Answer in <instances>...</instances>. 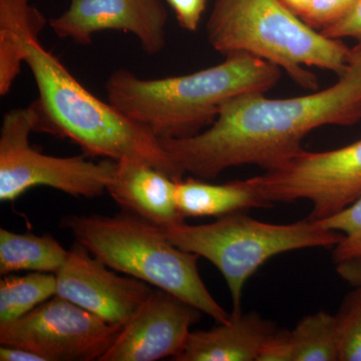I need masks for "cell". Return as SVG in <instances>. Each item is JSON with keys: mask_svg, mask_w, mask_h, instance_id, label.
Returning <instances> with one entry per match:
<instances>
[{"mask_svg": "<svg viewBox=\"0 0 361 361\" xmlns=\"http://www.w3.org/2000/svg\"><path fill=\"white\" fill-rule=\"evenodd\" d=\"M361 118V44L351 49L348 68L331 87L306 96L233 97L212 125L198 134L161 140L183 173L212 180L227 169L254 165L273 170L303 151L302 142L323 126H351Z\"/></svg>", "mask_w": 361, "mask_h": 361, "instance_id": "obj_1", "label": "cell"}, {"mask_svg": "<svg viewBox=\"0 0 361 361\" xmlns=\"http://www.w3.org/2000/svg\"><path fill=\"white\" fill-rule=\"evenodd\" d=\"M282 70L245 54L189 73L142 78L116 70L106 82L108 101L160 140L191 137L212 125L226 103L245 94H266L281 78Z\"/></svg>", "mask_w": 361, "mask_h": 361, "instance_id": "obj_2", "label": "cell"}, {"mask_svg": "<svg viewBox=\"0 0 361 361\" xmlns=\"http://www.w3.org/2000/svg\"><path fill=\"white\" fill-rule=\"evenodd\" d=\"M25 65L39 90L37 130L68 137L85 155L146 161L176 180L183 179L184 173L157 135L85 89L39 40L26 47Z\"/></svg>", "mask_w": 361, "mask_h": 361, "instance_id": "obj_3", "label": "cell"}, {"mask_svg": "<svg viewBox=\"0 0 361 361\" xmlns=\"http://www.w3.org/2000/svg\"><path fill=\"white\" fill-rule=\"evenodd\" d=\"M208 44L227 56L245 52L274 63L303 89L317 90L308 68L341 75L351 49L311 27L281 0H214L206 25Z\"/></svg>", "mask_w": 361, "mask_h": 361, "instance_id": "obj_4", "label": "cell"}, {"mask_svg": "<svg viewBox=\"0 0 361 361\" xmlns=\"http://www.w3.org/2000/svg\"><path fill=\"white\" fill-rule=\"evenodd\" d=\"M63 226L111 269L174 294L219 323L229 322L231 314L202 280L200 256L175 246L158 226L128 213L68 216Z\"/></svg>", "mask_w": 361, "mask_h": 361, "instance_id": "obj_5", "label": "cell"}, {"mask_svg": "<svg viewBox=\"0 0 361 361\" xmlns=\"http://www.w3.org/2000/svg\"><path fill=\"white\" fill-rule=\"evenodd\" d=\"M168 239L182 250L210 261L224 277L233 311H241L244 286L252 275L279 254L299 249L334 248L341 233L325 229L310 218L291 224H270L253 219L245 211L228 214L213 223L164 230Z\"/></svg>", "mask_w": 361, "mask_h": 361, "instance_id": "obj_6", "label": "cell"}, {"mask_svg": "<svg viewBox=\"0 0 361 361\" xmlns=\"http://www.w3.org/2000/svg\"><path fill=\"white\" fill-rule=\"evenodd\" d=\"M37 104L14 109L4 116L0 129V201L13 202L35 187L45 186L73 197L92 199L103 195L116 161L99 163L85 156L45 155L30 142L39 128Z\"/></svg>", "mask_w": 361, "mask_h": 361, "instance_id": "obj_7", "label": "cell"}, {"mask_svg": "<svg viewBox=\"0 0 361 361\" xmlns=\"http://www.w3.org/2000/svg\"><path fill=\"white\" fill-rule=\"evenodd\" d=\"M269 205L307 200L310 218L319 221L336 215L361 197V140L326 152H307L264 174L249 178Z\"/></svg>", "mask_w": 361, "mask_h": 361, "instance_id": "obj_8", "label": "cell"}, {"mask_svg": "<svg viewBox=\"0 0 361 361\" xmlns=\"http://www.w3.org/2000/svg\"><path fill=\"white\" fill-rule=\"evenodd\" d=\"M123 329L56 295L0 324V344L28 349L45 361L101 360Z\"/></svg>", "mask_w": 361, "mask_h": 361, "instance_id": "obj_9", "label": "cell"}, {"mask_svg": "<svg viewBox=\"0 0 361 361\" xmlns=\"http://www.w3.org/2000/svg\"><path fill=\"white\" fill-rule=\"evenodd\" d=\"M56 276V295L123 326L155 290L137 278L118 276L78 242Z\"/></svg>", "mask_w": 361, "mask_h": 361, "instance_id": "obj_10", "label": "cell"}, {"mask_svg": "<svg viewBox=\"0 0 361 361\" xmlns=\"http://www.w3.org/2000/svg\"><path fill=\"white\" fill-rule=\"evenodd\" d=\"M168 11L161 0H71L65 13L49 20L59 39L92 44L97 33H132L148 54H160L167 42Z\"/></svg>", "mask_w": 361, "mask_h": 361, "instance_id": "obj_11", "label": "cell"}, {"mask_svg": "<svg viewBox=\"0 0 361 361\" xmlns=\"http://www.w3.org/2000/svg\"><path fill=\"white\" fill-rule=\"evenodd\" d=\"M202 311L157 288L99 361H156L179 355Z\"/></svg>", "mask_w": 361, "mask_h": 361, "instance_id": "obj_12", "label": "cell"}, {"mask_svg": "<svg viewBox=\"0 0 361 361\" xmlns=\"http://www.w3.org/2000/svg\"><path fill=\"white\" fill-rule=\"evenodd\" d=\"M176 183L146 161L123 159L116 161L106 192L123 212L166 230L185 221L176 202Z\"/></svg>", "mask_w": 361, "mask_h": 361, "instance_id": "obj_13", "label": "cell"}, {"mask_svg": "<svg viewBox=\"0 0 361 361\" xmlns=\"http://www.w3.org/2000/svg\"><path fill=\"white\" fill-rule=\"evenodd\" d=\"M277 329L257 312L232 311L229 322L190 332L175 361H257L266 339Z\"/></svg>", "mask_w": 361, "mask_h": 361, "instance_id": "obj_14", "label": "cell"}, {"mask_svg": "<svg viewBox=\"0 0 361 361\" xmlns=\"http://www.w3.org/2000/svg\"><path fill=\"white\" fill-rule=\"evenodd\" d=\"M176 202L185 219L219 218L252 208L270 207L261 198L249 179L219 185L195 177L177 180Z\"/></svg>", "mask_w": 361, "mask_h": 361, "instance_id": "obj_15", "label": "cell"}, {"mask_svg": "<svg viewBox=\"0 0 361 361\" xmlns=\"http://www.w3.org/2000/svg\"><path fill=\"white\" fill-rule=\"evenodd\" d=\"M47 23L32 0H0V96L11 92L25 65L26 47L39 40Z\"/></svg>", "mask_w": 361, "mask_h": 361, "instance_id": "obj_16", "label": "cell"}, {"mask_svg": "<svg viewBox=\"0 0 361 361\" xmlns=\"http://www.w3.org/2000/svg\"><path fill=\"white\" fill-rule=\"evenodd\" d=\"M70 250L49 234H18L0 229V274L20 271L54 273L65 265Z\"/></svg>", "mask_w": 361, "mask_h": 361, "instance_id": "obj_17", "label": "cell"}, {"mask_svg": "<svg viewBox=\"0 0 361 361\" xmlns=\"http://www.w3.org/2000/svg\"><path fill=\"white\" fill-rule=\"evenodd\" d=\"M56 295V276L54 273L6 275L0 281V324L23 317Z\"/></svg>", "mask_w": 361, "mask_h": 361, "instance_id": "obj_18", "label": "cell"}, {"mask_svg": "<svg viewBox=\"0 0 361 361\" xmlns=\"http://www.w3.org/2000/svg\"><path fill=\"white\" fill-rule=\"evenodd\" d=\"M294 361H338L336 315L319 311L303 317L291 331Z\"/></svg>", "mask_w": 361, "mask_h": 361, "instance_id": "obj_19", "label": "cell"}, {"mask_svg": "<svg viewBox=\"0 0 361 361\" xmlns=\"http://www.w3.org/2000/svg\"><path fill=\"white\" fill-rule=\"evenodd\" d=\"M325 229L341 233V242L334 247V261L361 259V197L341 212L325 219L316 221Z\"/></svg>", "mask_w": 361, "mask_h": 361, "instance_id": "obj_20", "label": "cell"}, {"mask_svg": "<svg viewBox=\"0 0 361 361\" xmlns=\"http://www.w3.org/2000/svg\"><path fill=\"white\" fill-rule=\"evenodd\" d=\"M338 361H361V288L349 292L336 314Z\"/></svg>", "mask_w": 361, "mask_h": 361, "instance_id": "obj_21", "label": "cell"}, {"mask_svg": "<svg viewBox=\"0 0 361 361\" xmlns=\"http://www.w3.org/2000/svg\"><path fill=\"white\" fill-rule=\"evenodd\" d=\"M358 0H313L302 20L314 30L334 25L355 6Z\"/></svg>", "mask_w": 361, "mask_h": 361, "instance_id": "obj_22", "label": "cell"}, {"mask_svg": "<svg viewBox=\"0 0 361 361\" xmlns=\"http://www.w3.org/2000/svg\"><path fill=\"white\" fill-rule=\"evenodd\" d=\"M294 358L291 331L277 329L263 343L257 361H294Z\"/></svg>", "mask_w": 361, "mask_h": 361, "instance_id": "obj_23", "label": "cell"}, {"mask_svg": "<svg viewBox=\"0 0 361 361\" xmlns=\"http://www.w3.org/2000/svg\"><path fill=\"white\" fill-rule=\"evenodd\" d=\"M325 37L330 39H353L361 44V0L356 2L355 6L348 11L341 20L334 25L327 26L320 30Z\"/></svg>", "mask_w": 361, "mask_h": 361, "instance_id": "obj_24", "label": "cell"}, {"mask_svg": "<svg viewBox=\"0 0 361 361\" xmlns=\"http://www.w3.org/2000/svg\"><path fill=\"white\" fill-rule=\"evenodd\" d=\"M207 1L208 0H167L180 27L188 32H196L198 30Z\"/></svg>", "mask_w": 361, "mask_h": 361, "instance_id": "obj_25", "label": "cell"}, {"mask_svg": "<svg viewBox=\"0 0 361 361\" xmlns=\"http://www.w3.org/2000/svg\"><path fill=\"white\" fill-rule=\"evenodd\" d=\"M336 265L337 273L344 281L361 288V259L343 261Z\"/></svg>", "mask_w": 361, "mask_h": 361, "instance_id": "obj_26", "label": "cell"}, {"mask_svg": "<svg viewBox=\"0 0 361 361\" xmlns=\"http://www.w3.org/2000/svg\"><path fill=\"white\" fill-rule=\"evenodd\" d=\"M0 360L1 361H45L37 353L20 346L1 345L0 348Z\"/></svg>", "mask_w": 361, "mask_h": 361, "instance_id": "obj_27", "label": "cell"}]
</instances>
